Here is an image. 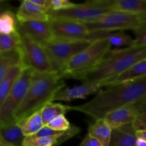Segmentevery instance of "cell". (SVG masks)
<instances>
[{"mask_svg":"<svg viewBox=\"0 0 146 146\" xmlns=\"http://www.w3.org/2000/svg\"><path fill=\"white\" fill-rule=\"evenodd\" d=\"M146 99V77L131 82L108 86L86 104L71 106L76 111L92 117L104 118L108 113L131 104H138Z\"/></svg>","mask_w":146,"mask_h":146,"instance_id":"1","label":"cell"},{"mask_svg":"<svg viewBox=\"0 0 146 146\" xmlns=\"http://www.w3.org/2000/svg\"><path fill=\"white\" fill-rule=\"evenodd\" d=\"M146 60V47L132 46L110 50L96 66L78 78L83 83L100 84L101 86L115 79L136 63Z\"/></svg>","mask_w":146,"mask_h":146,"instance_id":"2","label":"cell"},{"mask_svg":"<svg viewBox=\"0 0 146 146\" xmlns=\"http://www.w3.org/2000/svg\"><path fill=\"white\" fill-rule=\"evenodd\" d=\"M64 86L65 82L56 73L34 71L27 95L14 112L16 122L40 111L48 103L52 102L56 93Z\"/></svg>","mask_w":146,"mask_h":146,"instance_id":"3","label":"cell"},{"mask_svg":"<svg viewBox=\"0 0 146 146\" xmlns=\"http://www.w3.org/2000/svg\"><path fill=\"white\" fill-rule=\"evenodd\" d=\"M106 38L94 41L87 48L74 56L66 65L61 77L78 79L81 76L96 66L111 50Z\"/></svg>","mask_w":146,"mask_h":146,"instance_id":"4","label":"cell"},{"mask_svg":"<svg viewBox=\"0 0 146 146\" xmlns=\"http://www.w3.org/2000/svg\"><path fill=\"white\" fill-rule=\"evenodd\" d=\"M87 40H74L54 37L44 43V46L54 71L61 76L67 63L75 55L92 44Z\"/></svg>","mask_w":146,"mask_h":146,"instance_id":"5","label":"cell"},{"mask_svg":"<svg viewBox=\"0 0 146 146\" xmlns=\"http://www.w3.org/2000/svg\"><path fill=\"white\" fill-rule=\"evenodd\" d=\"M113 2L114 0L87 1L83 4H76L72 8L49 11V19L88 22L112 11Z\"/></svg>","mask_w":146,"mask_h":146,"instance_id":"6","label":"cell"},{"mask_svg":"<svg viewBox=\"0 0 146 146\" xmlns=\"http://www.w3.org/2000/svg\"><path fill=\"white\" fill-rule=\"evenodd\" d=\"M34 71L29 67H24L17 82L0 104V126L16 122L14 114L21 104L29 88Z\"/></svg>","mask_w":146,"mask_h":146,"instance_id":"7","label":"cell"},{"mask_svg":"<svg viewBox=\"0 0 146 146\" xmlns=\"http://www.w3.org/2000/svg\"><path fill=\"white\" fill-rule=\"evenodd\" d=\"M146 17L138 14L112 11L93 21L84 24L91 31H112L135 29L143 25Z\"/></svg>","mask_w":146,"mask_h":146,"instance_id":"8","label":"cell"},{"mask_svg":"<svg viewBox=\"0 0 146 146\" xmlns=\"http://www.w3.org/2000/svg\"><path fill=\"white\" fill-rule=\"evenodd\" d=\"M54 37L94 41L106 38L111 31H91L84 23L68 20L49 19Z\"/></svg>","mask_w":146,"mask_h":146,"instance_id":"9","label":"cell"},{"mask_svg":"<svg viewBox=\"0 0 146 146\" xmlns=\"http://www.w3.org/2000/svg\"><path fill=\"white\" fill-rule=\"evenodd\" d=\"M21 47L23 53V64L24 67H29L34 71L39 73L54 72L49 58L42 44L30 36L21 34Z\"/></svg>","mask_w":146,"mask_h":146,"instance_id":"10","label":"cell"},{"mask_svg":"<svg viewBox=\"0 0 146 146\" xmlns=\"http://www.w3.org/2000/svg\"><path fill=\"white\" fill-rule=\"evenodd\" d=\"M101 88L103 87L100 84L92 83H84L81 85L72 88L64 86L56 93L52 102L56 101L68 102L76 99H84L91 94L98 93V91H100Z\"/></svg>","mask_w":146,"mask_h":146,"instance_id":"11","label":"cell"},{"mask_svg":"<svg viewBox=\"0 0 146 146\" xmlns=\"http://www.w3.org/2000/svg\"><path fill=\"white\" fill-rule=\"evenodd\" d=\"M18 31L21 34L30 36L41 44L54 37L49 21H26L18 23Z\"/></svg>","mask_w":146,"mask_h":146,"instance_id":"12","label":"cell"},{"mask_svg":"<svg viewBox=\"0 0 146 146\" xmlns=\"http://www.w3.org/2000/svg\"><path fill=\"white\" fill-rule=\"evenodd\" d=\"M48 11L44 7L38 5L32 0H24L21 1L17 11L18 23L26 21H48Z\"/></svg>","mask_w":146,"mask_h":146,"instance_id":"13","label":"cell"},{"mask_svg":"<svg viewBox=\"0 0 146 146\" xmlns=\"http://www.w3.org/2000/svg\"><path fill=\"white\" fill-rule=\"evenodd\" d=\"M138 114L136 104H131L108 113L104 118L113 130L132 124Z\"/></svg>","mask_w":146,"mask_h":146,"instance_id":"14","label":"cell"},{"mask_svg":"<svg viewBox=\"0 0 146 146\" xmlns=\"http://www.w3.org/2000/svg\"><path fill=\"white\" fill-rule=\"evenodd\" d=\"M137 139L136 131L129 124L113 130L108 146H135Z\"/></svg>","mask_w":146,"mask_h":146,"instance_id":"15","label":"cell"},{"mask_svg":"<svg viewBox=\"0 0 146 146\" xmlns=\"http://www.w3.org/2000/svg\"><path fill=\"white\" fill-rule=\"evenodd\" d=\"M23 53L21 47L0 53V81L14 67L23 64Z\"/></svg>","mask_w":146,"mask_h":146,"instance_id":"16","label":"cell"},{"mask_svg":"<svg viewBox=\"0 0 146 146\" xmlns=\"http://www.w3.org/2000/svg\"><path fill=\"white\" fill-rule=\"evenodd\" d=\"M146 77V60L136 63L107 84L106 86L131 82Z\"/></svg>","mask_w":146,"mask_h":146,"instance_id":"17","label":"cell"},{"mask_svg":"<svg viewBox=\"0 0 146 146\" xmlns=\"http://www.w3.org/2000/svg\"><path fill=\"white\" fill-rule=\"evenodd\" d=\"M113 129L104 118L95 120L89 125L88 134L92 138L99 141L103 146H108L111 141Z\"/></svg>","mask_w":146,"mask_h":146,"instance_id":"18","label":"cell"},{"mask_svg":"<svg viewBox=\"0 0 146 146\" xmlns=\"http://www.w3.org/2000/svg\"><path fill=\"white\" fill-rule=\"evenodd\" d=\"M112 10L146 17V0H114Z\"/></svg>","mask_w":146,"mask_h":146,"instance_id":"19","label":"cell"},{"mask_svg":"<svg viewBox=\"0 0 146 146\" xmlns=\"http://www.w3.org/2000/svg\"><path fill=\"white\" fill-rule=\"evenodd\" d=\"M0 137L13 146H23L26 138L17 122L0 126Z\"/></svg>","mask_w":146,"mask_h":146,"instance_id":"20","label":"cell"},{"mask_svg":"<svg viewBox=\"0 0 146 146\" xmlns=\"http://www.w3.org/2000/svg\"><path fill=\"white\" fill-rule=\"evenodd\" d=\"M17 123L25 137L34 135L44 126L41 110Z\"/></svg>","mask_w":146,"mask_h":146,"instance_id":"21","label":"cell"},{"mask_svg":"<svg viewBox=\"0 0 146 146\" xmlns=\"http://www.w3.org/2000/svg\"><path fill=\"white\" fill-rule=\"evenodd\" d=\"M24 68V65H18L11 68L6 76L0 81V104L3 103L12 87L17 82Z\"/></svg>","mask_w":146,"mask_h":146,"instance_id":"22","label":"cell"},{"mask_svg":"<svg viewBox=\"0 0 146 146\" xmlns=\"http://www.w3.org/2000/svg\"><path fill=\"white\" fill-rule=\"evenodd\" d=\"M71 110V106L61 104L49 102L44 106L41 111V116L44 125H47L52 120L61 115H65L67 111Z\"/></svg>","mask_w":146,"mask_h":146,"instance_id":"23","label":"cell"},{"mask_svg":"<svg viewBox=\"0 0 146 146\" xmlns=\"http://www.w3.org/2000/svg\"><path fill=\"white\" fill-rule=\"evenodd\" d=\"M17 17L9 10L2 11L0 15V34H9L17 31Z\"/></svg>","mask_w":146,"mask_h":146,"instance_id":"24","label":"cell"},{"mask_svg":"<svg viewBox=\"0 0 146 146\" xmlns=\"http://www.w3.org/2000/svg\"><path fill=\"white\" fill-rule=\"evenodd\" d=\"M21 35L19 31L9 34H0V53L5 52L21 46Z\"/></svg>","mask_w":146,"mask_h":146,"instance_id":"25","label":"cell"},{"mask_svg":"<svg viewBox=\"0 0 146 146\" xmlns=\"http://www.w3.org/2000/svg\"><path fill=\"white\" fill-rule=\"evenodd\" d=\"M107 39L111 46L113 45L115 46H128V47L135 46V38H131L130 36L127 35L123 31L111 33L107 37Z\"/></svg>","mask_w":146,"mask_h":146,"instance_id":"26","label":"cell"},{"mask_svg":"<svg viewBox=\"0 0 146 146\" xmlns=\"http://www.w3.org/2000/svg\"><path fill=\"white\" fill-rule=\"evenodd\" d=\"M47 126L50 127L52 129L56 130V131H64L69 129L71 125L70 124L69 121L66 119L65 115H61L57 116L54 120H52L47 125Z\"/></svg>","mask_w":146,"mask_h":146,"instance_id":"27","label":"cell"},{"mask_svg":"<svg viewBox=\"0 0 146 146\" xmlns=\"http://www.w3.org/2000/svg\"><path fill=\"white\" fill-rule=\"evenodd\" d=\"M66 133V131H60L51 128L47 125H44L38 132L33 135L34 136L38 137H54V138H61L64 136Z\"/></svg>","mask_w":146,"mask_h":146,"instance_id":"28","label":"cell"},{"mask_svg":"<svg viewBox=\"0 0 146 146\" xmlns=\"http://www.w3.org/2000/svg\"><path fill=\"white\" fill-rule=\"evenodd\" d=\"M135 34V46L146 47V27L141 26L134 31Z\"/></svg>","mask_w":146,"mask_h":146,"instance_id":"29","label":"cell"},{"mask_svg":"<svg viewBox=\"0 0 146 146\" xmlns=\"http://www.w3.org/2000/svg\"><path fill=\"white\" fill-rule=\"evenodd\" d=\"M136 132L146 131V113H139L132 123Z\"/></svg>","mask_w":146,"mask_h":146,"instance_id":"30","label":"cell"},{"mask_svg":"<svg viewBox=\"0 0 146 146\" xmlns=\"http://www.w3.org/2000/svg\"><path fill=\"white\" fill-rule=\"evenodd\" d=\"M78 146H103L99 141L87 134Z\"/></svg>","mask_w":146,"mask_h":146,"instance_id":"31","label":"cell"},{"mask_svg":"<svg viewBox=\"0 0 146 146\" xmlns=\"http://www.w3.org/2000/svg\"><path fill=\"white\" fill-rule=\"evenodd\" d=\"M61 9H64V0H50L49 11Z\"/></svg>","mask_w":146,"mask_h":146,"instance_id":"32","label":"cell"},{"mask_svg":"<svg viewBox=\"0 0 146 146\" xmlns=\"http://www.w3.org/2000/svg\"><path fill=\"white\" fill-rule=\"evenodd\" d=\"M136 107L139 113H146V99L136 104Z\"/></svg>","mask_w":146,"mask_h":146,"instance_id":"33","label":"cell"},{"mask_svg":"<svg viewBox=\"0 0 146 146\" xmlns=\"http://www.w3.org/2000/svg\"><path fill=\"white\" fill-rule=\"evenodd\" d=\"M136 135L138 138H142L146 141V131H138L136 132Z\"/></svg>","mask_w":146,"mask_h":146,"instance_id":"34","label":"cell"},{"mask_svg":"<svg viewBox=\"0 0 146 146\" xmlns=\"http://www.w3.org/2000/svg\"><path fill=\"white\" fill-rule=\"evenodd\" d=\"M135 146H146V141L142 138H138Z\"/></svg>","mask_w":146,"mask_h":146,"instance_id":"35","label":"cell"},{"mask_svg":"<svg viewBox=\"0 0 146 146\" xmlns=\"http://www.w3.org/2000/svg\"><path fill=\"white\" fill-rule=\"evenodd\" d=\"M143 26H145V27H146V21H145V24H143Z\"/></svg>","mask_w":146,"mask_h":146,"instance_id":"36","label":"cell"},{"mask_svg":"<svg viewBox=\"0 0 146 146\" xmlns=\"http://www.w3.org/2000/svg\"><path fill=\"white\" fill-rule=\"evenodd\" d=\"M49 146H52V145H49Z\"/></svg>","mask_w":146,"mask_h":146,"instance_id":"37","label":"cell"}]
</instances>
